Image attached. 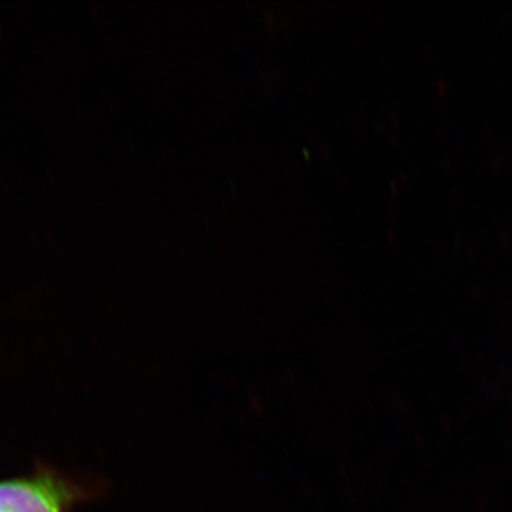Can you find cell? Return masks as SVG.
I'll return each mask as SVG.
<instances>
[{"label":"cell","instance_id":"cell-1","mask_svg":"<svg viewBox=\"0 0 512 512\" xmlns=\"http://www.w3.org/2000/svg\"><path fill=\"white\" fill-rule=\"evenodd\" d=\"M66 488L49 477L0 483V512H62Z\"/></svg>","mask_w":512,"mask_h":512}]
</instances>
